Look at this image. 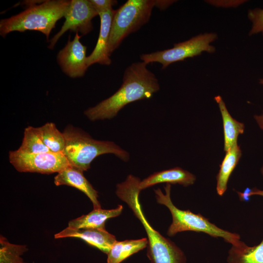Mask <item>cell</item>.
Masks as SVG:
<instances>
[{
	"label": "cell",
	"mask_w": 263,
	"mask_h": 263,
	"mask_svg": "<svg viewBox=\"0 0 263 263\" xmlns=\"http://www.w3.org/2000/svg\"><path fill=\"white\" fill-rule=\"evenodd\" d=\"M143 61L133 63L125 70L123 83L113 95L85 110L84 114L91 121L110 119L115 116L126 105L150 98L159 91L158 80Z\"/></svg>",
	"instance_id": "obj_1"
},
{
	"label": "cell",
	"mask_w": 263,
	"mask_h": 263,
	"mask_svg": "<svg viewBox=\"0 0 263 263\" xmlns=\"http://www.w3.org/2000/svg\"><path fill=\"white\" fill-rule=\"evenodd\" d=\"M140 181L139 178L129 175L125 181L117 185L116 194L128 205L146 231L147 255L150 263H187L184 252L174 243L153 228L146 219L139 199Z\"/></svg>",
	"instance_id": "obj_2"
},
{
	"label": "cell",
	"mask_w": 263,
	"mask_h": 263,
	"mask_svg": "<svg viewBox=\"0 0 263 263\" xmlns=\"http://www.w3.org/2000/svg\"><path fill=\"white\" fill-rule=\"evenodd\" d=\"M65 139L63 154L70 166L83 171L90 168L91 163L98 156L112 153L124 161L129 159V153L115 143L94 139L88 133L71 125L62 132Z\"/></svg>",
	"instance_id": "obj_3"
},
{
	"label": "cell",
	"mask_w": 263,
	"mask_h": 263,
	"mask_svg": "<svg viewBox=\"0 0 263 263\" xmlns=\"http://www.w3.org/2000/svg\"><path fill=\"white\" fill-rule=\"evenodd\" d=\"M70 0H47L27 7L21 13L0 21V34L4 38L13 31L35 30L41 32L49 41L56 22L64 17Z\"/></svg>",
	"instance_id": "obj_4"
},
{
	"label": "cell",
	"mask_w": 263,
	"mask_h": 263,
	"mask_svg": "<svg viewBox=\"0 0 263 263\" xmlns=\"http://www.w3.org/2000/svg\"><path fill=\"white\" fill-rule=\"evenodd\" d=\"M164 189L165 194L160 188L155 189L154 192L157 203L166 206L172 215V223L167 231L169 236H173L182 231H193L203 232L214 238H222L232 245H235L241 241L238 234L218 227L201 214L178 208L170 198V184H167Z\"/></svg>",
	"instance_id": "obj_5"
},
{
	"label": "cell",
	"mask_w": 263,
	"mask_h": 263,
	"mask_svg": "<svg viewBox=\"0 0 263 263\" xmlns=\"http://www.w3.org/2000/svg\"><path fill=\"white\" fill-rule=\"evenodd\" d=\"M155 0H128L115 10L109 40L110 56L123 40L149 20Z\"/></svg>",
	"instance_id": "obj_6"
},
{
	"label": "cell",
	"mask_w": 263,
	"mask_h": 263,
	"mask_svg": "<svg viewBox=\"0 0 263 263\" xmlns=\"http://www.w3.org/2000/svg\"><path fill=\"white\" fill-rule=\"evenodd\" d=\"M217 38L215 33L200 34L188 40L174 44L171 48L142 54L140 59L147 64L159 62L162 65V68L165 69L174 62L199 56L203 52L214 53L216 48L211 43Z\"/></svg>",
	"instance_id": "obj_7"
},
{
	"label": "cell",
	"mask_w": 263,
	"mask_h": 263,
	"mask_svg": "<svg viewBox=\"0 0 263 263\" xmlns=\"http://www.w3.org/2000/svg\"><path fill=\"white\" fill-rule=\"evenodd\" d=\"M9 159L19 172L49 174L58 173L70 166L63 153L52 151L28 153L18 150H11L9 152Z\"/></svg>",
	"instance_id": "obj_8"
},
{
	"label": "cell",
	"mask_w": 263,
	"mask_h": 263,
	"mask_svg": "<svg viewBox=\"0 0 263 263\" xmlns=\"http://www.w3.org/2000/svg\"><path fill=\"white\" fill-rule=\"evenodd\" d=\"M98 13L89 0H71L64 16L65 21L60 30L49 41L48 48L53 49L59 38L67 31L79 32L82 35L93 29L92 19Z\"/></svg>",
	"instance_id": "obj_9"
},
{
	"label": "cell",
	"mask_w": 263,
	"mask_h": 263,
	"mask_svg": "<svg viewBox=\"0 0 263 263\" xmlns=\"http://www.w3.org/2000/svg\"><path fill=\"white\" fill-rule=\"evenodd\" d=\"M81 36L75 33L74 38L68 39L65 46L58 52L57 61L63 72L72 78L83 76L88 66L86 47L80 41Z\"/></svg>",
	"instance_id": "obj_10"
},
{
	"label": "cell",
	"mask_w": 263,
	"mask_h": 263,
	"mask_svg": "<svg viewBox=\"0 0 263 263\" xmlns=\"http://www.w3.org/2000/svg\"><path fill=\"white\" fill-rule=\"evenodd\" d=\"M54 237L55 239L67 237L79 238L107 254L116 241L115 237L109 233L105 228H74L67 226L56 233Z\"/></svg>",
	"instance_id": "obj_11"
},
{
	"label": "cell",
	"mask_w": 263,
	"mask_h": 263,
	"mask_svg": "<svg viewBox=\"0 0 263 263\" xmlns=\"http://www.w3.org/2000/svg\"><path fill=\"white\" fill-rule=\"evenodd\" d=\"M115 10H109L98 14L100 28L98 40L92 53L87 56L88 67L94 63L109 65L112 62L108 52L109 40L111 26Z\"/></svg>",
	"instance_id": "obj_12"
},
{
	"label": "cell",
	"mask_w": 263,
	"mask_h": 263,
	"mask_svg": "<svg viewBox=\"0 0 263 263\" xmlns=\"http://www.w3.org/2000/svg\"><path fill=\"white\" fill-rule=\"evenodd\" d=\"M54 183L57 186L66 185L78 189L90 199L94 208H101L97 191L85 177L82 170L70 166L57 173L54 177Z\"/></svg>",
	"instance_id": "obj_13"
},
{
	"label": "cell",
	"mask_w": 263,
	"mask_h": 263,
	"mask_svg": "<svg viewBox=\"0 0 263 263\" xmlns=\"http://www.w3.org/2000/svg\"><path fill=\"white\" fill-rule=\"evenodd\" d=\"M195 176L188 170L176 167L170 169L157 171L141 181L139 188L141 190L154 185L165 183L169 184H180L184 187L193 184Z\"/></svg>",
	"instance_id": "obj_14"
},
{
	"label": "cell",
	"mask_w": 263,
	"mask_h": 263,
	"mask_svg": "<svg viewBox=\"0 0 263 263\" xmlns=\"http://www.w3.org/2000/svg\"><path fill=\"white\" fill-rule=\"evenodd\" d=\"M123 208L122 205H118L116 208L112 209L94 208V210L88 214L69 221L68 226L74 228L105 229L106 221L109 219L119 215Z\"/></svg>",
	"instance_id": "obj_15"
},
{
	"label": "cell",
	"mask_w": 263,
	"mask_h": 263,
	"mask_svg": "<svg viewBox=\"0 0 263 263\" xmlns=\"http://www.w3.org/2000/svg\"><path fill=\"white\" fill-rule=\"evenodd\" d=\"M214 99L218 105L222 118L224 136V150L226 152L237 144L239 134L244 132V125L231 116L221 96H216Z\"/></svg>",
	"instance_id": "obj_16"
},
{
	"label": "cell",
	"mask_w": 263,
	"mask_h": 263,
	"mask_svg": "<svg viewBox=\"0 0 263 263\" xmlns=\"http://www.w3.org/2000/svg\"><path fill=\"white\" fill-rule=\"evenodd\" d=\"M241 156L242 150L238 144L225 152L216 176V191L219 196H223L226 191L230 176Z\"/></svg>",
	"instance_id": "obj_17"
},
{
	"label": "cell",
	"mask_w": 263,
	"mask_h": 263,
	"mask_svg": "<svg viewBox=\"0 0 263 263\" xmlns=\"http://www.w3.org/2000/svg\"><path fill=\"white\" fill-rule=\"evenodd\" d=\"M226 261L227 263H263V239L253 246H248L242 241L232 245Z\"/></svg>",
	"instance_id": "obj_18"
},
{
	"label": "cell",
	"mask_w": 263,
	"mask_h": 263,
	"mask_svg": "<svg viewBox=\"0 0 263 263\" xmlns=\"http://www.w3.org/2000/svg\"><path fill=\"white\" fill-rule=\"evenodd\" d=\"M147 238L116 241L107 254V263H121L131 255L146 248Z\"/></svg>",
	"instance_id": "obj_19"
},
{
	"label": "cell",
	"mask_w": 263,
	"mask_h": 263,
	"mask_svg": "<svg viewBox=\"0 0 263 263\" xmlns=\"http://www.w3.org/2000/svg\"><path fill=\"white\" fill-rule=\"evenodd\" d=\"M37 129L42 142L51 151L63 153L65 146L64 135L54 123H46Z\"/></svg>",
	"instance_id": "obj_20"
},
{
	"label": "cell",
	"mask_w": 263,
	"mask_h": 263,
	"mask_svg": "<svg viewBox=\"0 0 263 263\" xmlns=\"http://www.w3.org/2000/svg\"><path fill=\"white\" fill-rule=\"evenodd\" d=\"M19 151L28 153H38L51 151L43 143L36 127L25 128L23 138Z\"/></svg>",
	"instance_id": "obj_21"
},
{
	"label": "cell",
	"mask_w": 263,
	"mask_h": 263,
	"mask_svg": "<svg viewBox=\"0 0 263 263\" xmlns=\"http://www.w3.org/2000/svg\"><path fill=\"white\" fill-rule=\"evenodd\" d=\"M27 249L26 245L12 244L0 236V263H26L20 256Z\"/></svg>",
	"instance_id": "obj_22"
},
{
	"label": "cell",
	"mask_w": 263,
	"mask_h": 263,
	"mask_svg": "<svg viewBox=\"0 0 263 263\" xmlns=\"http://www.w3.org/2000/svg\"><path fill=\"white\" fill-rule=\"evenodd\" d=\"M247 16L252 23L249 36L259 33L263 35V9L256 8L248 11Z\"/></svg>",
	"instance_id": "obj_23"
},
{
	"label": "cell",
	"mask_w": 263,
	"mask_h": 263,
	"mask_svg": "<svg viewBox=\"0 0 263 263\" xmlns=\"http://www.w3.org/2000/svg\"><path fill=\"white\" fill-rule=\"evenodd\" d=\"M92 6L99 14L109 10L117 3L115 0H89Z\"/></svg>",
	"instance_id": "obj_24"
},
{
	"label": "cell",
	"mask_w": 263,
	"mask_h": 263,
	"mask_svg": "<svg viewBox=\"0 0 263 263\" xmlns=\"http://www.w3.org/2000/svg\"><path fill=\"white\" fill-rule=\"evenodd\" d=\"M174 1V0H155V6L160 10H164Z\"/></svg>",
	"instance_id": "obj_25"
},
{
	"label": "cell",
	"mask_w": 263,
	"mask_h": 263,
	"mask_svg": "<svg viewBox=\"0 0 263 263\" xmlns=\"http://www.w3.org/2000/svg\"><path fill=\"white\" fill-rule=\"evenodd\" d=\"M252 189L250 188H246L244 192L236 191L239 196V199L241 201L244 202H247L250 200V193Z\"/></svg>",
	"instance_id": "obj_26"
},
{
	"label": "cell",
	"mask_w": 263,
	"mask_h": 263,
	"mask_svg": "<svg viewBox=\"0 0 263 263\" xmlns=\"http://www.w3.org/2000/svg\"><path fill=\"white\" fill-rule=\"evenodd\" d=\"M259 83L263 85V78L260 79ZM254 117L260 128L263 130V114L255 115Z\"/></svg>",
	"instance_id": "obj_27"
},
{
	"label": "cell",
	"mask_w": 263,
	"mask_h": 263,
	"mask_svg": "<svg viewBox=\"0 0 263 263\" xmlns=\"http://www.w3.org/2000/svg\"><path fill=\"white\" fill-rule=\"evenodd\" d=\"M261 172L263 176V165L261 169ZM253 195H259L263 197V189L260 190L256 188H252V190L250 193V197Z\"/></svg>",
	"instance_id": "obj_28"
}]
</instances>
